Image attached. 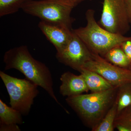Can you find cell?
<instances>
[{"instance_id": "obj_7", "label": "cell", "mask_w": 131, "mask_h": 131, "mask_svg": "<svg viewBox=\"0 0 131 131\" xmlns=\"http://www.w3.org/2000/svg\"><path fill=\"white\" fill-rule=\"evenodd\" d=\"M83 69L98 73L114 87L131 82V69L114 65L99 54L93 52L92 58L85 64Z\"/></svg>"}, {"instance_id": "obj_13", "label": "cell", "mask_w": 131, "mask_h": 131, "mask_svg": "<svg viewBox=\"0 0 131 131\" xmlns=\"http://www.w3.org/2000/svg\"><path fill=\"white\" fill-rule=\"evenodd\" d=\"M22 115L0 99V125H22L24 123Z\"/></svg>"}, {"instance_id": "obj_16", "label": "cell", "mask_w": 131, "mask_h": 131, "mask_svg": "<svg viewBox=\"0 0 131 131\" xmlns=\"http://www.w3.org/2000/svg\"><path fill=\"white\" fill-rule=\"evenodd\" d=\"M114 129L119 131H131V106L125 108L117 114Z\"/></svg>"}, {"instance_id": "obj_1", "label": "cell", "mask_w": 131, "mask_h": 131, "mask_svg": "<svg viewBox=\"0 0 131 131\" xmlns=\"http://www.w3.org/2000/svg\"><path fill=\"white\" fill-rule=\"evenodd\" d=\"M3 61L5 70L14 69L19 71L27 79L45 90L57 103L64 108L54 93L50 71L45 63L33 57L27 46L22 45L8 50L4 54Z\"/></svg>"}, {"instance_id": "obj_2", "label": "cell", "mask_w": 131, "mask_h": 131, "mask_svg": "<svg viewBox=\"0 0 131 131\" xmlns=\"http://www.w3.org/2000/svg\"><path fill=\"white\" fill-rule=\"evenodd\" d=\"M118 87L106 91L68 97L66 101L83 123L91 129L103 118L114 103Z\"/></svg>"}, {"instance_id": "obj_6", "label": "cell", "mask_w": 131, "mask_h": 131, "mask_svg": "<svg viewBox=\"0 0 131 131\" xmlns=\"http://www.w3.org/2000/svg\"><path fill=\"white\" fill-rule=\"evenodd\" d=\"M99 25L107 30L124 35L130 30L125 0H103Z\"/></svg>"}, {"instance_id": "obj_8", "label": "cell", "mask_w": 131, "mask_h": 131, "mask_svg": "<svg viewBox=\"0 0 131 131\" xmlns=\"http://www.w3.org/2000/svg\"><path fill=\"white\" fill-rule=\"evenodd\" d=\"M73 33L70 42L62 50L57 52L56 57L59 62L80 73L85 64L92 58L93 52Z\"/></svg>"}, {"instance_id": "obj_5", "label": "cell", "mask_w": 131, "mask_h": 131, "mask_svg": "<svg viewBox=\"0 0 131 131\" xmlns=\"http://www.w3.org/2000/svg\"><path fill=\"white\" fill-rule=\"evenodd\" d=\"M0 77L9 96V105L22 115H28L34 99L39 94L38 86L26 79L11 76L2 71Z\"/></svg>"}, {"instance_id": "obj_9", "label": "cell", "mask_w": 131, "mask_h": 131, "mask_svg": "<svg viewBox=\"0 0 131 131\" xmlns=\"http://www.w3.org/2000/svg\"><path fill=\"white\" fill-rule=\"evenodd\" d=\"M38 27L56 49L60 52L68 44L73 35L72 29L62 25L40 21Z\"/></svg>"}, {"instance_id": "obj_3", "label": "cell", "mask_w": 131, "mask_h": 131, "mask_svg": "<svg viewBox=\"0 0 131 131\" xmlns=\"http://www.w3.org/2000/svg\"><path fill=\"white\" fill-rule=\"evenodd\" d=\"M95 11L89 9L86 13L87 25L72 31L92 52L102 57L113 47L131 40V37L110 32L101 26L95 18Z\"/></svg>"}, {"instance_id": "obj_17", "label": "cell", "mask_w": 131, "mask_h": 131, "mask_svg": "<svg viewBox=\"0 0 131 131\" xmlns=\"http://www.w3.org/2000/svg\"><path fill=\"white\" fill-rule=\"evenodd\" d=\"M28 0H0V16L17 13Z\"/></svg>"}, {"instance_id": "obj_4", "label": "cell", "mask_w": 131, "mask_h": 131, "mask_svg": "<svg viewBox=\"0 0 131 131\" xmlns=\"http://www.w3.org/2000/svg\"><path fill=\"white\" fill-rule=\"evenodd\" d=\"M74 7L63 0H28L21 9L42 21L65 26L71 29L74 19L71 16Z\"/></svg>"}, {"instance_id": "obj_11", "label": "cell", "mask_w": 131, "mask_h": 131, "mask_svg": "<svg viewBox=\"0 0 131 131\" xmlns=\"http://www.w3.org/2000/svg\"><path fill=\"white\" fill-rule=\"evenodd\" d=\"M80 73L91 93H98L114 88L104 78L94 71L83 69Z\"/></svg>"}, {"instance_id": "obj_19", "label": "cell", "mask_w": 131, "mask_h": 131, "mask_svg": "<svg viewBox=\"0 0 131 131\" xmlns=\"http://www.w3.org/2000/svg\"><path fill=\"white\" fill-rule=\"evenodd\" d=\"M18 125H0L1 131H20Z\"/></svg>"}, {"instance_id": "obj_18", "label": "cell", "mask_w": 131, "mask_h": 131, "mask_svg": "<svg viewBox=\"0 0 131 131\" xmlns=\"http://www.w3.org/2000/svg\"><path fill=\"white\" fill-rule=\"evenodd\" d=\"M121 46L131 62V40L123 42Z\"/></svg>"}, {"instance_id": "obj_21", "label": "cell", "mask_w": 131, "mask_h": 131, "mask_svg": "<svg viewBox=\"0 0 131 131\" xmlns=\"http://www.w3.org/2000/svg\"><path fill=\"white\" fill-rule=\"evenodd\" d=\"M70 6L74 7L79 3L85 1H91V0H63Z\"/></svg>"}, {"instance_id": "obj_15", "label": "cell", "mask_w": 131, "mask_h": 131, "mask_svg": "<svg viewBox=\"0 0 131 131\" xmlns=\"http://www.w3.org/2000/svg\"><path fill=\"white\" fill-rule=\"evenodd\" d=\"M117 114V106L114 103L100 122L91 129L92 131H113L114 123Z\"/></svg>"}, {"instance_id": "obj_12", "label": "cell", "mask_w": 131, "mask_h": 131, "mask_svg": "<svg viewBox=\"0 0 131 131\" xmlns=\"http://www.w3.org/2000/svg\"><path fill=\"white\" fill-rule=\"evenodd\" d=\"M108 62L120 68L131 69V62L121 45L113 47L102 56Z\"/></svg>"}, {"instance_id": "obj_14", "label": "cell", "mask_w": 131, "mask_h": 131, "mask_svg": "<svg viewBox=\"0 0 131 131\" xmlns=\"http://www.w3.org/2000/svg\"><path fill=\"white\" fill-rule=\"evenodd\" d=\"M115 102L117 106V114L125 108L131 106V82L124 83L118 87Z\"/></svg>"}, {"instance_id": "obj_10", "label": "cell", "mask_w": 131, "mask_h": 131, "mask_svg": "<svg viewBox=\"0 0 131 131\" xmlns=\"http://www.w3.org/2000/svg\"><path fill=\"white\" fill-rule=\"evenodd\" d=\"M59 93L64 96L71 97L88 93L89 91L84 78L81 74L76 75L67 71L61 75Z\"/></svg>"}, {"instance_id": "obj_20", "label": "cell", "mask_w": 131, "mask_h": 131, "mask_svg": "<svg viewBox=\"0 0 131 131\" xmlns=\"http://www.w3.org/2000/svg\"><path fill=\"white\" fill-rule=\"evenodd\" d=\"M127 15L130 25H131V0H125Z\"/></svg>"}]
</instances>
